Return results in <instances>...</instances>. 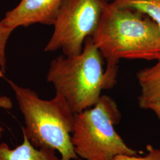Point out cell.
Instances as JSON below:
<instances>
[{"mask_svg": "<svg viewBox=\"0 0 160 160\" xmlns=\"http://www.w3.org/2000/svg\"><path fill=\"white\" fill-rule=\"evenodd\" d=\"M92 40L106 61L108 89L116 82L120 59H160V28L146 15L106 2Z\"/></svg>", "mask_w": 160, "mask_h": 160, "instance_id": "1", "label": "cell"}, {"mask_svg": "<svg viewBox=\"0 0 160 160\" xmlns=\"http://www.w3.org/2000/svg\"><path fill=\"white\" fill-rule=\"evenodd\" d=\"M6 80L23 114L22 133L31 143L37 148L55 149L62 160H79L71 142L75 113L65 98L56 92L51 100H43L32 89Z\"/></svg>", "mask_w": 160, "mask_h": 160, "instance_id": "2", "label": "cell"}, {"mask_svg": "<svg viewBox=\"0 0 160 160\" xmlns=\"http://www.w3.org/2000/svg\"><path fill=\"white\" fill-rule=\"evenodd\" d=\"M103 59L90 36L78 55H60L52 60L46 80L65 98L74 113L93 106L103 90L108 89Z\"/></svg>", "mask_w": 160, "mask_h": 160, "instance_id": "3", "label": "cell"}, {"mask_svg": "<svg viewBox=\"0 0 160 160\" xmlns=\"http://www.w3.org/2000/svg\"><path fill=\"white\" fill-rule=\"evenodd\" d=\"M122 114L111 97L101 96L93 106L75 114L71 142L77 156L85 160H112L120 155H137L115 129Z\"/></svg>", "mask_w": 160, "mask_h": 160, "instance_id": "4", "label": "cell"}, {"mask_svg": "<svg viewBox=\"0 0 160 160\" xmlns=\"http://www.w3.org/2000/svg\"><path fill=\"white\" fill-rule=\"evenodd\" d=\"M105 4L101 0H65L45 51L62 50L65 56L78 55L97 29Z\"/></svg>", "mask_w": 160, "mask_h": 160, "instance_id": "5", "label": "cell"}, {"mask_svg": "<svg viewBox=\"0 0 160 160\" xmlns=\"http://www.w3.org/2000/svg\"><path fill=\"white\" fill-rule=\"evenodd\" d=\"M64 1L21 0L15 8L6 12L1 22L12 31L36 23L53 25Z\"/></svg>", "mask_w": 160, "mask_h": 160, "instance_id": "6", "label": "cell"}, {"mask_svg": "<svg viewBox=\"0 0 160 160\" xmlns=\"http://www.w3.org/2000/svg\"><path fill=\"white\" fill-rule=\"evenodd\" d=\"M22 133V143L14 148H11L6 143H0V160H62L55 149L35 147Z\"/></svg>", "mask_w": 160, "mask_h": 160, "instance_id": "7", "label": "cell"}, {"mask_svg": "<svg viewBox=\"0 0 160 160\" xmlns=\"http://www.w3.org/2000/svg\"><path fill=\"white\" fill-rule=\"evenodd\" d=\"M137 77L141 87L138 104L147 110L150 104L160 102V59L153 66L140 70Z\"/></svg>", "mask_w": 160, "mask_h": 160, "instance_id": "8", "label": "cell"}, {"mask_svg": "<svg viewBox=\"0 0 160 160\" xmlns=\"http://www.w3.org/2000/svg\"><path fill=\"white\" fill-rule=\"evenodd\" d=\"M115 6L131 8L151 18L160 28V0H113Z\"/></svg>", "mask_w": 160, "mask_h": 160, "instance_id": "9", "label": "cell"}, {"mask_svg": "<svg viewBox=\"0 0 160 160\" xmlns=\"http://www.w3.org/2000/svg\"><path fill=\"white\" fill-rule=\"evenodd\" d=\"M146 148L148 152L143 156L120 155L112 160H160V149L155 148L150 145H148Z\"/></svg>", "mask_w": 160, "mask_h": 160, "instance_id": "10", "label": "cell"}, {"mask_svg": "<svg viewBox=\"0 0 160 160\" xmlns=\"http://www.w3.org/2000/svg\"><path fill=\"white\" fill-rule=\"evenodd\" d=\"M10 36H0V68L2 72L6 70V45Z\"/></svg>", "mask_w": 160, "mask_h": 160, "instance_id": "11", "label": "cell"}, {"mask_svg": "<svg viewBox=\"0 0 160 160\" xmlns=\"http://www.w3.org/2000/svg\"><path fill=\"white\" fill-rule=\"evenodd\" d=\"M12 108V102L10 97L6 96H0V109L9 110ZM4 129L0 125V139L2 137Z\"/></svg>", "mask_w": 160, "mask_h": 160, "instance_id": "12", "label": "cell"}, {"mask_svg": "<svg viewBox=\"0 0 160 160\" xmlns=\"http://www.w3.org/2000/svg\"><path fill=\"white\" fill-rule=\"evenodd\" d=\"M147 110L152 111L160 122V102L150 104Z\"/></svg>", "mask_w": 160, "mask_h": 160, "instance_id": "13", "label": "cell"}, {"mask_svg": "<svg viewBox=\"0 0 160 160\" xmlns=\"http://www.w3.org/2000/svg\"><path fill=\"white\" fill-rule=\"evenodd\" d=\"M103 2H112L113 0H101Z\"/></svg>", "mask_w": 160, "mask_h": 160, "instance_id": "14", "label": "cell"}]
</instances>
